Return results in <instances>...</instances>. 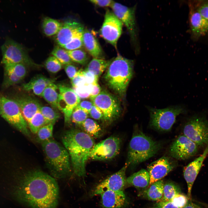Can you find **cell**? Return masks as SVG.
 Masks as SVG:
<instances>
[{
	"label": "cell",
	"instance_id": "obj_1",
	"mask_svg": "<svg viewBox=\"0 0 208 208\" xmlns=\"http://www.w3.org/2000/svg\"><path fill=\"white\" fill-rule=\"evenodd\" d=\"M12 196L30 208H56L59 189L55 179L38 170L28 171L11 184Z\"/></svg>",
	"mask_w": 208,
	"mask_h": 208
},
{
	"label": "cell",
	"instance_id": "obj_2",
	"mask_svg": "<svg viewBox=\"0 0 208 208\" xmlns=\"http://www.w3.org/2000/svg\"><path fill=\"white\" fill-rule=\"evenodd\" d=\"M62 141L69 155L74 173L79 177L85 176L86 163L94 145L92 138L84 132L72 129L65 132Z\"/></svg>",
	"mask_w": 208,
	"mask_h": 208
},
{
	"label": "cell",
	"instance_id": "obj_3",
	"mask_svg": "<svg viewBox=\"0 0 208 208\" xmlns=\"http://www.w3.org/2000/svg\"><path fill=\"white\" fill-rule=\"evenodd\" d=\"M47 165L54 178L61 179L68 176L71 171L69 153L64 147L51 138L42 142Z\"/></svg>",
	"mask_w": 208,
	"mask_h": 208
},
{
	"label": "cell",
	"instance_id": "obj_4",
	"mask_svg": "<svg viewBox=\"0 0 208 208\" xmlns=\"http://www.w3.org/2000/svg\"><path fill=\"white\" fill-rule=\"evenodd\" d=\"M133 62L118 54L108 67L104 78L109 87L124 96L133 73Z\"/></svg>",
	"mask_w": 208,
	"mask_h": 208
},
{
	"label": "cell",
	"instance_id": "obj_5",
	"mask_svg": "<svg viewBox=\"0 0 208 208\" xmlns=\"http://www.w3.org/2000/svg\"><path fill=\"white\" fill-rule=\"evenodd\" d=\"M161 147V143L145 135L141 130L137 129L129 144L126 162L129 166H136L154 156Z\"/></svg>",
	"mask_w": 208,
	"mask_h": 208
},
{
	"label": "cell",
	"instance_id": "obj_6",
	"mask_svg": "<svg viewBox=\"0 0 208 208\" xmlns=\"http://www.w3.org/2000/svg\"><path fill=\"white\" fill-rule=\"evenodd\" d=\"M0 114L9 123L23 134L29 136L28 124L18 105L13 99L7 97L1 93Z\"/></svg>",
	"mask_w": 208,
	"mask_h": 208
},
{
	"label": "cell",
	"instance_id": "obj_7",
	"mask_svg": "<svg viewBox=\"0 0 208 208\" xmlns=\"http://www.w3.org/2000/svg\"><path fill=\"white\" fill-rule=\"evenodd\" d=\"M183 135L198 146L208 144V120L203 113L190 117L183 128Z\"/></svg>",
	"mask_w": 208,
	"mask_h": 208
},
{
	"label": "cell",
	"instance_id": "obj_8",
	"mask_svg": "<svg viewBox=\"0 0 208 208\" xmlns=\"http://www.w3.org/2000/svg\"><path fill=\"white\" fill-rule=\"evenodd\" d=\"M150 126L157 130L168 131L171 130L177 117L184 113L186 110L180 106H172L163 109L149 108Z\"/></svg>",
	"mask_w": 208,
	"mask_h": 208
},
{
	"label": "cell",
	"instance_id": "obj_9",
	"mask_svg": "<svg viewBox=\"0 0 208 208\" xmlns=\"http://www.w3.org/2000/svg\"><path fill=\"white\" fill-rule=\"evenodd\" d=\"M111 7L114 14L126 27L135 51L138 53L140 48L138 30L135 17L136 7H128L114 2Z\"/></svg>",
	"mask_w": 208,
	"mask_h": 208
},
{
	"label": "cell",
	"instance_id": "obj_10",
	"mask_svg": "<svg viewBox=\"0 0 208 208\" xmlns=\"http://www.w3.org/2000/svg\"><path fill=\"white\" fill-rule=\"evenodd\" d=\"M4 65L23 64L27 66L37 67L40 65L34 63L29 57L21 45L14 41L8 40L1 47Z\"/></svg>",
	"mask_w": 208,
	"mask_h": 208
},
{
	"label": "cell",
	"instance_id": "obj_11",
	"mask_svg": "<svg viewBox=\"0 0 208 208\" xmlns=\"http://www.w3.org/2000/svg\"><path fill=\"white\" fill-rule=\"evenodd\" d=\"M91 100L102 112L105 121L111 122L120 115L121 108L118 100L107 91H101Z\"/></svg>",
	"mask_w": 208,
	"mask_h": 208
},
{
	"label": "cell",
	"instance_id": "obj_12",
	"mask_svg": "<svg viewBox=\"0 0 208 208\" xmlns=\"http://www.w3.org/2000/svg\"><path fill=\"white\" fill-rule=\"evenodd\" d=\"M121 144V140L118 137H109L94 145L89 158L97 161L112 159L119 152Z\"/></svg>",
	"mask_w": 208,
	"mask_h": 208
},
{
	"label": "cell",
	"instance_id": "obj_13",
	"mask_svg": "<svg viewBox=\"0 0 208 208\" xmlns=\"http://www.w3.org/2000/svg\"><path fill=\"white\" fill-rule=\"evenodd\" d=\"M57 85L59 90L58 109L63 113L65 123L68 124L73 112L80 102V99L73 89L61 84Z\"/></svg>",
	"mask_w": 208,
	"mask_h": 208
},
{
	"label": "cell",
	"instance_id": "obj_14",
	"mask_svg": "<svg viewBox=\"0 0 208 208\" xmlns=\"http://www.w3.org/2000/svg\"><path fill=\"white\" fill-rule=\"evenodd\" d=\"M123 25L113 11L106 10L100 34L104 39L116 49L117 41L121 34Z\"/></svg>",
	"mask_w": 208,
	"mask_h": 208
},
{
	"label": "cell",
	"instance_id": "obj_15",
	"mask_svg": "<svg viewBox=\"0 0 208 208\" xmlns=\"http://www.w3.org/2000/svg\"><path fill=\"white\" fill-rule=\"evenodd\" d=\"M198 146L184 135H180L172 142L169 149L172 157L177 160H184L195 155Z\"/></svg>",
	"mask_w": 208,
	"mask_h": 208
},
{
	"label": "cell",
	"instance_id": "obj_16",
	"mask_svg": "<svg viewBox=\"0 0 208 208\" xmlns=\"http://www.w3.org/2000/svg\"><path fill=\"white\" fill-rule=\"evenodd\" d=\"M129 166V164L126 162L119 170L97 184L92 190L91 196L100 195L106 190H123L127 183L125 172Z\"/></svg>",
	"mask_w": 208,
	"mask_h": 208
},
{
	"label": "cell",
	"instance_id": "obj_17",
	"mask_svg": "<svg viewBox=\"0 0 208 208\" xmlns=\"http://www.w3.org/2000/svg\"><path fill=\"white\" fill-rule=\"evenodd\" d=\"M175 161L171 158L163 156L151 163L147 167L150 177L149 185L166 176L176 167Z\"/></svg>",
	"mask_w": 208,
	"mask_h": 208
},
{
	"label": "cell",
	"instance_id": "obj_18",
	"mask_svg": "<svg viewBox=\"0 0 208 208\" xmlns=\"http://www.w3.org/2000/svg\"><path fill=\"white\" fill-rule=\"evenodd\" d=\"M27 66L23 64L4 65L3 88H7L20 82L27 74Z\"/></svg>",
	"mask_w": 208,
	"mask_h": 208
},
{
	"label": "cell",
	"instance_id": "obj_19",
	"mask_svg": "<svg viewBox=\"0 0 208 208\" xmlns=\"http://www.w3.org/2000/svg\"><path fill=\"white\" fill-rule=\"evenodd\" d=\"M83 29V26L76 21H66L62 23L61 28L55 35L56 42L59 46L62 47L69 43L76 34Z\"/></svg>",
	"mask_w": 208,
	"mask_h": 208
},
{
	"label": "cell",
	"instance_id": "obj_20",
	"mask_svg": "<svg viewBox=\"0 0 208 208\" xmlns=\"http://www.w3.org/2000/svg\"><path fill=\"white\" fill-rule=\"evenodd\" d=\"M102 206L105 208H122L127 203L123 190H105L100 194Z\"/></svg>",
	"mask_w": 208,
	"mask_h": 208
},
{
	"label": "cell",
	"instance_id": "obj_21",
	"mask_svg": "<svg viewBox=\"0 0 208 208\" xmlns=\"http://www.w3.org/2000/svg\"><path fill=\"white\" fill-rule=\"evenodd\" d=\"M13 99L18 105L27 124L41 107L36 99L29 96L16 97Z\"/></svg>",
	"mask_w": 208,
	"mask_h": 208
},
{
	"label": "cell",
	"instance_id": "obj_22",
	"mask_svg": "<svg viewBox=\"0 0 208 208\" xmlns=\"http://www.w3.org/2000/svg\"><path fill=\"white\" fill-rule=\"evenodd\" d=\"M55 80L48 78L41 74L34 77L27 83L23 85V90L32 91L34 94L42 96L45 88L50 84L54 83Z\"/></svg>",
	"mask_w": 208,
	"mask_h": 208
},
{
	"label": "cell",
	"instance_id": "obj_23",
	"mask_svg": "<svg viewBox=\"0 0 208 208\" xmlns=\"http://www.w3.org/2000/svg\"><path fill=\"white\" fill-rule=\"evenodd\" d=\"M83 40V45L92 57L102 59L103 53L100 44L93 35L87 29H84Z\"/></svg>",
	"mask_w": 208,
	"mask_h": 208
},
{
	"label": "cell",
	"instance_id": "obj_24",
	"mask_svg": "<svg viewBox=\"0 0 208 208\" xmlns=\"http://www.w3.org/2000/svg\"><path fill=\"white\" fill-rule=\"evenodd\" d=\"M190 22L192 33L196 35H200L208 31V21L197 11L190 9Z\"/></svg>",
	"mask_w": 208,
	"mask_h": 208
},
{
	"label": "cell",
	"instance_id": "obj_25",
	"mask_svg": "<svg viewBox=\"0 0 208 208\" xmlns=\"http://www.w3.org/2000/svg\"><path fill=\"white\" fill-rule=\"evenodd\" d=\"M150 177L148 171L142 169L129 177L126 179L129 184L139 188H144L149 185Z\"/></svg>",
	"mask_w": 208,
	"mask_h": 208
},
{
	"label": "cell",
	"instance_id": "obj_26",
	"mask_svg": "<svg viewBox=\"0 0 208 208\" xmlns=\"http://www.w3.org/2000/svg\"><path fill=\"white\" fill-rule=\"evenodd\" d=\"M164 184L163 180L158 181L150 185L141 194L143 197L148 200L157 202L162 196Z\"/></svg>",
	"mask_w": 208,
	"mask_h": 208
},
{
	"label": "cell",
	"instance_id": "obj_27",
	"mask_svg": "<svg viewBox=\"0 0 208 208\" xmlns=\"http://www.w3.org/2000/svg\"><path fill=\"white\" fill-rule=\"evenodd\" d=\"M203 153L185 167V170L187 174L191 177H197L203 162L208 154V144Z\"/></svg>",
	"mask_w": 208,
	"mask_h": 208
},
{
	"label": "cell",
	"instance_id": "obj_28",
	"mask_svg": "<svg viewBox=\"0 0 208 208\" xmlns=\"http://www.w3.org/2000/svg\"><path fill=\"white\" fill-rule=\"evenodd\" d=\"M59 95L58 87L54 83L49 84L45 89L42 96L52 107L57 109V101Z\"/></svg>",
	"mask_w": 208,
	"mask_h": 208
},
{
	"label": "cell",
	"instance_id": "obj_29",
	"mask_svg": "<svg viewBox=\"0 0 208 208\" xmlns=\"http://www.w3.org/2000/svg\"><path fill=\"white\" fill-rule=\"evenodd\" d=\"M112 60H107L102 59L94 58L89 63L85 70L93 73L98 79Z\"/></svg>",
	"mask_w": 208,
	"mask_h": 208
},
{
	"label": "cell",
	"instance_id": "obj_30",
	"mask_svg": "<svg viewBox=\"0 0 208 208\" xmlns=\"http://www.w3.org/2000/svg\"><path fill=\"white\" fill-rule=\"evenodd\" d=\"M62 25V23L57 20L49 17L45 18L42 24V29L44 34L48 36L56 35Z\"/></svg>",
	"mask_w": 208,
	"mask_h": 208
},
{
	"label": "cell",
	"instance_id": "obj_31",
	"mask_svg": "<svg viewBox=\"0 0 208 208\" xmlns=\"http://www.w3.org/2000/svg\"><path fill=\"white\" fill-rule=\"evenodd\" d=\"M86 133L92 138H98L102 132L100 125L93 119L87 118L81 125Z\"/></svg>",
	"mask_w": 208,
	"mask_h": 208
},
{
	"label": "cell",
	"instance_id": "obj_32",
	"mask_svg": "<svg viewBox=\"0 0 208 208\" xmlns=\"http://www.w3.org/2000/svg\"><path fill=\"white\" fill-rule=\"evenodd\" d=\"M181 193V189L178 185L172 182H167L164 184L162 196L157 202L170 201L176 195Z\"/></svg>",
	"mask_w": 208,
	"mask_h": 208
},
{
	"label": "cell",
	"instance_id": "obj_33",
	"mask_svg": "<svg viewBox=\"0 0 208 208\" xmlns=\"http://www.w3.org/2000/svg\"><path fill=\"white\" fill-rule=\"evenodd\" d=\"M28 124L31 131L35 134L41 127L48 124L40 110L33 116Z\"/></svg>",
	"mask_w": 208,
	"mask_h": 208
},
{
	"label": "cell",
	"instance_id": "obj_34",
	"mask_svg": "<svg viewBox=\"0 0 208 208\" xmlns=\"http://www.w3.org/2000/svg\"><path fill=\"white\" fill-rule=\"evenodd\" d=\"M40 111L48 124H54L60 117V114L57 111L49 107L41 106Z\"/></svg>",
	"mask_w": 208,
	"mask_h": 208
},
{
	"label": "cell",
	"instance_id": "obj_35",
	"mask_svg": "<svg viewBox=\"0 0 208 208\" xmlns=\"http://www.w3.org/2000/svg\"><path fill=\"white\" fill-rule=\"evenodd\" d=\"M51 54L57 58L62 64L66 65L72 63V61L66 50L59 46L55 47Z\"/></svg>",
	"mask_w": 208,
	"mask_h": 208
},
{
	"label": "cell",
	"instance_id": "obj_36",
	"mask_svg": "<svg viewBox=\"0 0 208 208\" xmlns=\"http://www.w3.org/2000/svg\"><path fill=\"white\" fill-rule=\"evenodd\" d=\"M66 51L72 61L82 65L87 63L88 57L84 51L78 49Z\"/></svg>",
	"mask_w": 208,
	"mask_h": 208
},
{
	"label": "cell",
	"instance_id": "obj_37",
	"mask_svg": "<svg viewBox=\"0 0 208 208\" xmlns=\"http://www.w3.org/2000/svg\"><path fill=\"white\" fill-rule=\"evenodd\" d=\"M84 29L78 31L71 41L62 48L66 50H72L80 48L83 45V36Z\"/></svg>",
	"mask_w": 208,
	"mask_h": 208
},
{
	"label": "cell",
	"instance_id": "obj_38",
	"mask_svg": "<svg viewBox=\"0 0 208 208\" xmlns=\"http://www.w3.org/2000/svg\"><path fill=\"white\" fill-rule=\"evenodd\" d=\"M54 124L50 123L39 129L36 133L37 138L39 141L42 142L52 138Z\"/></svg>",
	"mask_w": 208,
	"mask_h": 208
},
{
	"label": "cell",
	"instance_id": "obj_39",
	"mask_svg": "<svg viewBox=\"0 0 208 208\" xmlns=\"http://www.w3.org/2000/svg\"><path fill=\"white\" fill-rule=\"evenodd\" d=\"M62 64L54 56L49 57L44 63V66L47 70L49 72L55 73L62 68Z\"/></svg>",
	"mask_w": 208,
	"mask_h": 208
},
{
	"label": "cell",
	"instance_id": "obj_40",
	"mask_svg": "<svg viewBox=\"0 0 208 208\" xmlns=\"http://www.w3.org/2000/svg\"><path fill=\"white\" fill-rule=\"evenodd\" d=\"M88 114L84 111L77 106L73 112L71 118L74 123L81 125L87 118Z\"/></svg>",
	"mask_w": 208,
	"mask_h": 208
},
{
	"label": "cell",
	"instance_id": "obj_41",
	"mask_svg": "<svg viewBox=\"0 0 208 208\" xmlns=\"http://www.w3.org/2000/svg\"><path fill=\"white\" fill-rule=\"evenodd\" d=\"M188 199L186 196L180 193L176 195L170 201L178 208H183L187 204Z\"/></svg>",
	"mask_w": 208,
	"mask_h": 208
},
{
	"label": "cell",
	"instance_id": "obj_42",
	"mask_svg": "<svg viewBox=\"0 0 208 208\" xmlns=\"http://www.w3.org/2000/svg\"><path fill=\"white\" fill-rule=\"evenodd\" d=\"M71 83L73 88L80 87L86 84V80L83 70L80 69L71 79Z\"/></svg>",
	"mask_w": 208,
	"mask_h": 208
},
{
	"label": "cell",
	"instance_id": "obj_43",
	"mask_svg": "<svg viewBox=\"0 0 208 208\" xmlns=\"http://www.w3.org/2000/svg\"><path fill=\"white\" fill-rule=\"evenodd\" d=\"M73 89L80 99H85L90 97L91 90L89 85L86 84L82 86L73 88Z\"/></svg>",
	"mask_w": 208,
	"mask_h": 208
},
{
	"label": "cell",
	"instance_id": "obj_44",
	"mask_svg": "<svg viewBox=\"0 0 208 208\" xmlns=\"http://www.w3.org/2000/svg\"><path fill=\"white\" fill-rule=\"evenodd\" d=\"M83 72L86 80V84H91L98 83V79L93 73L86 70H83Z\"/></svg>",
	"mask_w": 208,
	"mask_h": 208
},
{
	"label": "cell",
	"instance_id": "obj_45",
	"mask_svg": "<svg viewBox=\"0 0 208 208\" xmlns=\"http://www.w3.org/2000/svg\"><path fill=\"white\" fill-rule=\"evenodd\" d=\"M89 114L91 117L95 120H99L103 118L102 112L94 104Z\"/></svg>",
	"mask_w": 208,
	"mask_h": 208
},
{
	"label": "cell",
	"instance_id": "obj_46",
	"mask_svg": "<svg viewBox=\"0 0 208 208\" xmlns=\"http://www.w3.org/2000/svg\"><path fill=\"white\" fill-rule=\"evenodd\" d=\"M64 68L66 74L71 80L74 77L78 71L76 67L72 64L65 65Z\"/></svg>",
	"mask_w": 208,
	"mask_h": 208
},
{
	"label": "cell",
	"instance_id": "obj_47",
	"mask_svg": "<svg viewBox=\"0 0 208 208\" xmlns=\"http://www.w3.org/2000/svg\"><path fill=\"white\" fill-rule=\"evenodd\" d=\"M89 85L91 90L90 98L91 100L97 96L101 92V88L98 83Z\"/></svg>",
	"mask_w": 208,
	"mask_h": 208
},
{
	"label": "cell",
	"instance_id": "obj_48",
	"mask_svg": "<svg viewBox=\"0 0 208 208\" xmlns=\"http://www.w3.org/2000/svg\"><path fill=\"white\" fill-rule=\"evenodd\" d=\"M93 104L92 102L85 100L80 102L77 107L81 108L88 114L92 107Z\"/></svg>",
	"mask_w": 208,
	"mask_h": 208
},
{
	"label": "cell",
	"instance_id": "obj_49",
	"mask_svg": "<svg viewBox=\"0 0 208 208\" xmlns=\"http://www.w3.org/2000/svg\"><path fill=\"white\" fill-rule=\"evenodd\" d=\"M92 3L101 7H111L114 1L110 0H90Z\"/></svg>",
	"mask_w": 208,
	"mask_h": 208
},
{
	"label": "cell",
	"instance_id": "obj_50",
	"mask_svg": "<svg viewBox=\"0 0 208 208\" xmlns=\"http://www.w3.org/2000/svg\"><path fill=\"white\" fill-rule=\"evenodd\" d=\"M152 208H178L171 201L157 202Z\"/></svg>",
	"mask_w": 208,
	"mask_h": 208
},
{
	"label": "cell",
	"instance_id": "obj_51",
	"mask_svg": "<svg viewBox=\"0 0 208 208\" xmlns=\"http://www.w3.org/2000/svg\"><path fill=\"white\" fill-rule=\"evenodd\" d=\"M197 11L208 21V2L202 5L199 8Z\"/></svg>",
	"mask_w": 208,
	"mask_h": 208
},
{
	"label": "cell",
	"instance_id": "obj_52",
	"mask_svg": "<svg viewBox=\"0 0 208 208\" xmlns=\"http://www.w3.org/2000/svg\"><path fill=\"white\" fill-rule=\"evenodd\" d=\"M183 208H202L197 204L191 202H188L187 205Z\"/></svg>",
	"mask_w": 208,
	"mask_h": 208
}]
</instances>
